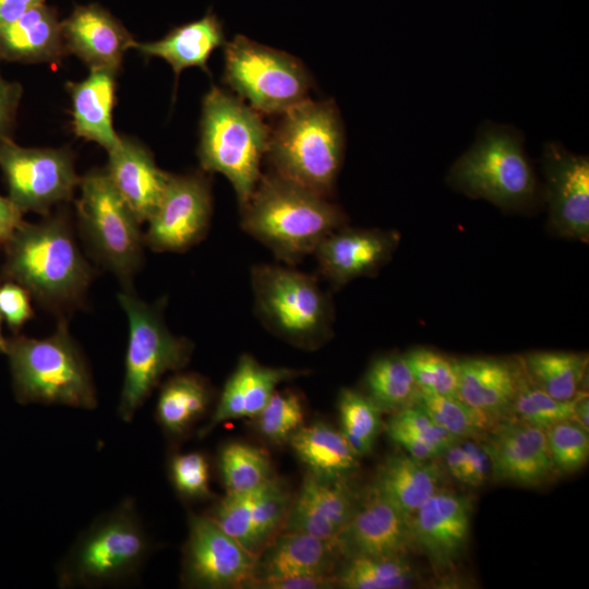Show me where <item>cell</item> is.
<instances>
[{
    "label": "cell",
    "mask_w": 589,
    "mask_h": 589,
    "mask_svg": "<svg viewBox=\"0 0 589 589\" xmlns=\"http://www.w3.org/2000/svg\"><path fill=\"white\" fill-rule=\"evenodd\" d=\"M105 171L139 221H147L164 194L170 173L159 169L152 153L129 136H121L119 144L108 151Z\"/></svg>",
    "instance_id": "23"
},
{
    "label": "cell",
    "mask_w": 589,
    "mask_h": 589,
    "mask_svg": "<svg viewBox=\"0 0 589 589\" xmlns=\"http://www.w3.org/2000/svg\"><path fill=\"white\" fill-rule=\"evenodd\" d=\"M299 372L260 364L253 357H240L228 377L211 421L202 429L205 436L217 424L238 418H254L265 407L279 383Z\"/></svg>",
    "instance_id": "25"
},
{
    "label": "cell",
    "mask_w": 589,
    "mask_h": 589,
    "mask_svg": "<svg viewBox=\"0 0 589 589\" xmlns=\"http://www.w3.org/2000/svg\"><path fill=\"white\" fill-rule=\"evenodd\" d=\"M336 546L312 534L286 530L257 557L255 573L248 585L287 577L328 575Z\"/></svg>",
    "instance_id": "27"
},
{
    "label": "cell",
    "mask_w": 589,
    "mask_h": 589,
    "mask_svg": "<svg viewBox=\"0 0 589 589\" xmlns=\"http://www.w3.org/2000/svg\"><path fill=\"white\" fill-rule=\"evenodd\" d=\"M259 489L260 486L243 493H227L211 515H207L253 553L251 518Z\"/></svg>",
    "instance_id": "43"
},
{
    "label": "cell",
    "mask_w": 589,
    "mask_h": 589,
    "mask_svg": "<svg viewBox=\"0 0 589 589\" xmlns=\"http://www.w3.org/2000/svg\"><path fill=\"white\" fill-rule=\"evenodd\" d=\"M256 313L276 335L297 345L313 346L329 336L334 310L316 279L271 264L252 268Z\"/></svg>",
    "instance_id": "9"
},
{
    "label": "cell",
    "mask_w": 589,
    "mask_h": 589,
    "mask_svg": "<svg viewBox=\"0 0 589 589\" xmlns=\"http://www.w3.org/2000/svg\"><path fill=\"white\" fill-rule=\"evenodd\" d=\"M257 557L207 515H190L183 551L182 578L187 586L242 587L252 580Z\"/></svg>",
    "instance_id": "13"
},
{
    "label": "cell",
    "mask_w": 589,
    "mask_h": 589,
    "mask_svg": "<svg viewBox=\"0 0 589 589\" xmlns=\"http://www.w3.org/2000/svg\"><path fill=\"white\" fill-rule=\"evenodd\" d=\"M152 550V542L133 498L98 516L58 564L61 588L101 587L135 578Z\"/></svg>",
    "instance_id": "6"
},
{
    "label": "cell",
    "mask_w": 589,
    "mask_h": 589,
    "mask_svg": "<svg viewBox=\"0 0 589 589\" xmlns=\"http://www.w3.org/2000/svg\"><path fill=\"white\" fill-rule=\"evenodd\" d=\"M365 387L382 411L412 405L419 392L404 356L398 354L376 358L366 371Z\"/></svg>",
    "instance_id": "33"
},
{
    "label": "cell",
    "mask_w": 589,
    "mask_h": 589,
    "mask_svg": "<svg viewBox=\"0 0 589 589\" xmlns=\"http://www.w3.org/2000/svg\"><path fill=\"white\" fill-rule=\"evenodd\" d=\"M542 170L550 229L560 237L588 242V157L551 141L543 146Z\"/></svg>",
    "instance_id": "15"
},
{
    "label": "cell",
    "mask_w": 589,
    "mask_h": 589,
    "mask_svg": "<svg viewBox=\"0 0 589 589\" xmlns=\"http://www.w3.org/2000/svg\"><path fill=\"white\" fill-rule=\"evenodd\" d=\"M2 273L40 304L62 310L80 303L93 277L63 215L23 221L3 245Z\"/></svg>",
    "instance_id": "2"
},
{
    "label": "cell",
    "mask_w": 589,
    "mask_h": 589,
    "mask_svg": "<svg viewBox=\"0 0 589 589\" xmlns=\"http://www.w3.org/2000/svg\"><path fill=\"white\" fill-rule=\"evenodd\" d=\"M0 315L17 332L32 316L31 294L19 284L8 280L0 288Z\"/></svg>",
    "instance_id": "46"
},
{
    "label": "cell",
    "mask_w": 589,
    "mask_h": 589,
    "mask_svg": "<svg viewBox=\"0 0 589 589\" xmlns=\"http://www.w3.org/2000/svg\"><path fill=\"white\" fill-rule=\"evenodd\" d=\"M471 512L469 496L442 489L410 516L412 543L425 553L435 569L452 567L462 554Z\"/></svg>",
    "instance_id": "18"
},
{
    "label": "cell",
    "mask_w": 589,
    "mask_h": 589,
    "mask_svg": "<svg viewBox=\"0 0 589 589\" xmlns=\"http://www.w3.org/2000/svg\"><path fill=\"white\" fill-rule=\"evenodd\" d=\"M340 432L358 456L371 452L381 429V408L358 390L344 388L338 398Z\"/></svg>",
    "instance_id": "35"
},
{
    "label": "cell",
    "mask_w": 589,
    "mask_h": 589,
    "mask_svg": "<svg viewBox=\"0 0 589 589\" xmlns=\"http://www.w3.org/2000/svg\"><path fill=\"white\" fill-rule=\"evenodd\" d=\"M357 504L345 478L323 479L310 472L288 513L287 530L305 532L335 545Z\"/></svg>",
    "instance_id": "22"
},
{
    "label": "cell",
    "mask_w": 589,
    "mask_h": 589,
    "mask_svg": "<svg viewBox=\"0 0 589 589\" xmlns=\"http://www.w3.org/2000/svg\"><path fill=\"white\" fill-rule=\"evenodd\" d=\"M546 442L555 473L568 474L581 469L589 457V434L572 419L545 429Z\"/></svg>",
    "instance_id": "40"
},
{
    "label": "cell",
    "mask_w": 589,
    "mask_h": 589,
    "mask_svg": "<svg viewBox=\"0 0 589 589\" xmlns=\"http://www.w3.org/2000/svg\"><path fill=\"white\" fill-rule=\"evenodd\" d=\"M209 400V387L200 375L177 374L160 388L156 419L170 436L181 437L204 414Z\"/></svg>",
    "instance_id": "31"
},
{
    "label": "cell",
    "mask_w": 589,
    "mask_h": 589,
    "mask_svg": "<svg viewBox=\"0 0 589 589\" xmlns=\"http://www.w3.org/2000/svg\"><path fill=\"white\" fill-rule=\"evenodd\" d=\"M257 430L274 443L289 442L302 426L304 410L300 397L293 392H275L256 414Z\"/></svg>",
    "instance_id": "41"
},
{
    "label": "cell",
    "mask_w": 589,
    "mask_h": 589,
    "mask_svg": "<svg viewBox=\"0 0 589 589\" xmlns=\"http://www.w3.org/2000/svg\"><path fill=\"white\" fill-rule=\"evenodd\" d=\"M327 199L272 170L261 175L241 207V226L276 257L294 264L346 226L345 213Z\"/></svg>",
    "instance_id": "1"
},
{
    "label": "cell",
    "mask_w": 589,
    "mask_h": 589,
    "mask_svg": "<svg viewBox=\"0 0 589 589\" xmlns=\"http://www.w3.org/2000/svg\"><path fill=\"white\" fill-rule=\"evenodd\" d=\"M577 397L566 401L551 397L528 377L521 364L509 417L545 430L556 422L572 419Z\"/></svg>",
    "instance_id": "36"
},
{
    "label": "cell",
    "mask_w": 589,
    "mask_h": 589,
    "mask_svg": "<svg viewBox=\"0 0 589 589\" xmlns=\"http://www.w3.org/2000/svg\"><path fill=\"white\" fill-rule=\"evenodd\" d=\"M118 300L129 324L118 414L124 422H130L161 376L188 362L192 345L167 328L158 308L144 302L129 289L119 292Z\"/></svg>",
    "instance_id": "8"
},
{
    "label": "cell",
    "mask_w": 589,
    "mask_h": 589,
    "mask_svg": "<svg viewBox=\"0 0 589 589\" xmlns=\"http://www.w3.org/2000/svg\"><path fill=\"white\" fill-rule=\"evenodd\" d=\"M447 471L459 482L467 484V455L460 440L447 447L443 455Z\"/></svg>",
    "instance_id": "52"
},
{
    "label": "cell",
    "mask_w": 589,
    "mask_h": 589,
    "mask_svg": "<svg viewBox=\"0 0 589 589\" xmlns=\"http://www.w3.org/2000/svg\"><path fill=\"white\" fill-rule=\"evenodd\" d=\"M528 377L557 400H572L581 392L588 357L569 351H531L520 358Z\"/></svg>",
    "instance_id": "32"
},
{
    "label": "cell",
    "mask_w": 589,
    "mask_h": 589,
    "mask_svg": "<svg viewBox=\"0 0 589 589\" xmlns=\"http://www.w3.org/2000/svg\"><path fill=\"white\" fill-rule=\"evenodd\" d=\"M438 448L442 453L459 441L440 426L423 409L412 404L397 410L389 419Z\"/></svg>",
    "instance_id": "45"
},
{
    "label": "cell",
    "mask_w": 589,
    "mask_h": 589,
    "mask_svg": "<svg viewBox=\"0 0 589 589\" xmlns=\"http://www.w3.org/2000/svg\"><path fill=\"white\" fill-rule=\"evenodd\" d=\"M462 445L467 455V485H482L491 473V460L484 443L471 440L462 443Z\"/></svg>",
    "instance_id": "49"
},
{
    "label": "cell",
    "mask_w": 589,
    "mask_h": 589,
    "mask_svg": "<svg viewBox=\"0 0 589 589\" xmlns=\"http://www.w3.org/2000/svg\"><path fill=\"white\" fill-rule=\"evenodd\" d=\"M1 321H2V317L0 315V352H3L5 353L7 351V345H8V339H5L2 335V332H1Z\"/></svg>",
    "instance_id": "55"
},
{
    "label": "cell",
    "mask_w": 589,
    "mask_h": 589,
    "mask_svg": "<svg viewBox=\"0 0 589 589\" xmlns=\"http://www.w3.org/2000/svg\"><path fill=\"white\" fill-rule=\"evenodd\" d=\"M572 420L589 431V400L587 394L585 395L584 392L576 399Z\"/></svg>",
    "instance_id": "54"
},
{
    "label": "cell",
    "mask_w": 589,
    "mask_h": 589,
    "mask_svg": "<svg viewBox=\"0 0 589 589\" xmlns=\"http://www.w3.org/2000/svg\"><path fill=\"white\" fill-rule=\"evenodd\" d=\"M22 94V85L5 80L0 71V140L12 137Z\"/></svg>",
    "instance_id": "47"
},
{
    "label": "cell",
    "mask_w": 589,
    "mask_h": 589,
    "mask_svg": "<svg viewBox=\"0 0 589 589\" xmlns=\"http://www.w3.org/2000/svg\"><path fill=\"white\" fill-rule=\"evenodd\" d=\"M169 476L176 491L185 498L197 500L209 494V464L201 452L171 456Z\"/></svg>",
    "instance_id": "44"
},
{
    "label": "cell",
    "mask_w": 589,
    "mask_h": 589,
    "mask_svg": "<svg viewBox=\"0 0 589 589\" xmlns=\"http://www.w3.org/2000/svg\"><path fill=\"white\" fill-rule=\"evenodd\" d=\"M332 585H337L336 577L328 574L257 581L252 587L266 589H323L332 587Z\"/></svg>",
    "instance_id": "50"
},
{
    "label": "cell",
    "mask_w": 589,
    "mask_h": 589,
    "mask_svg": "<svg viewBox=\"0 0 589 589\" xmlns=\"http://www.w3.org/2000/svg\"><path fill=\"white\" fill-rule=\"evenodd\" d=\"M289 443L300 460L316 477L346 478L358 466L359 456L342 433L323 422L302 425Z\"/></svg>",
    "instance_id": "30"
},
{
    "label": "cell",
    "mask_w": 589,
    "mask_h": 589,
    "mask_svg": "<svg viewBox=\"0 0 589 589\" xmlns=\"http://www.w3.org/2000/svg\"><path fill=\"white\" fill-rule=\"evenodd\" d=\"M521 364L493 357L457 360V397L492 426L509 418Z\"/></svg>",
    "instance_id": "21"
},
{
    "label": "cell",
    "mask_w": 589,
    "mask_h": 589,
    "mask_svg": "<svg viewBox=\"0 0 589 589\" xmlns=\"http://www.w3.org/2000/svg\"><path fill=\"white\" fill-rule=\"evenodd\" d=\"M45 0H0V27L7 25Z\"/></svg>",
    "instance_id": "53"
},
{
    "label": "cell",
    "mask_w": 589,
    "mask_h": 589,
    "mask_svg": "<svg viewBox=\"0 0 589 589\" xmlns=\"http://www.w3.org/2000/svg\"><path fill=\"white\" fill-rule=\"evenodd\" d=\"M410 544V517L373 486L335 541L347 558L404 555Z\"/></svg>",
    "instance_id": "16"
},
{
    "label": "cell",
    "mask_w": 589,
    "mask_h": 589,
    "mask_svg": "<svg viewBox=\"0 0 589 589\" xmlns=\"http://www.w3.org/2000/svg\"><path fill=\"white\" fill-rule=\"evenodd\" d=\"M212 216V194L201 172L171 175L164 194L148 218L144 242L157 252H180L206 233Z\"/></svg>",
    "instance_id": "14"
},
{
    "label": "cell",
    "mask_w": 589,
    "mask_h": 589,
    "mask_svg": "<svg viewBox=\"0 0 589 589\" xmlns=\"http://www.w3.org/2000/svg\"><path fill=\"white\" fill-rule=\"evenodd\" d=\"M0 168L9 199L23 214H49L52 206L72 200L81 181L68 147H23L12 137L0 140Z\"/></svg>",
    "instance_id": "12"
},
{
    "label": "cell",
    "mask_w": 589,
    "mask_h": 589,
    "mask_svg": "<svg viewBox=\"0 0 589 589\" xmlns=\"http://www.w3.org/2000/svg\"><path fill=\"white\" fill-rule=\"evenodd\" d=\"M219 467L227 493L248 492L271 479L266 454L244 443L225 445L219 454Z\"/></svg>",
    "instance_id": "37"
},
{
    "label": "cell",
    "mask_w": 589,
    "mask_h": 589,
    "mask_svg": "<svg viewBox=\"0 0 589 589\" xmlns=\"http://www.w3.org/2000/svg\"><path fill=\"white\" fill-rule=\"evenodd\" d=\"M79 187L76 211L85 241L97 260L130 286L142 263L141 223L105 169L88 171Z\"/></svg>",
    "instance_id": "11"
},
{
    "label": "cell",
    "mask_w": 589,
    "mask_h": 589,
    "mask_svg": "<svg viewBox=\"0 0 589 589\" xmlns=\"http://www.w3.org/2000/svg\"><path fill=\"white\" fill-rule=\"evenodd\" d=\"M61 25L68 53L89 68L118 72L124 53L135 44L123 24L96 3L76 5Z\"/></svg>",
    "instance_id": "20"
},
{
    "label": "cell",
    "mask_w": 589,
    "mask_h": 589,
    "mask_svg": "<svg viewBox=\"0 0 589 589\" xmlns=\"http://www.w3.org/2000/svg\"><path fill=\"white\" fill-rule=\"evenodd\" d=\"M447 182L469 197L485 200L505 211L531 207L539 192L522 133L489 121L453 164Z\"/></svg>",
    "instance_id": "7"
},
{
    "label": "cell",
    "mask_w": 589,
    "mask_h": 589,
    "mask_svg": "<svg viewBox=\"0 0 589 589\" xmlns=\"http://www.w3.org/2000/svg\"><path fill=\"white\" fill-rule=\"evenodd\" d=\"M271 128L260 112L231 93L212 86L203 98L197 157L204 171L231 183L242 207L261 177Z\"/></svg>",
    "instance_id": "4"
},
{
    "label": "cell",
    "mask_w": 589,
    "mask_h": 589,
    "mask_svg": "<svg viewBox=\"0 0 589 589\" xmlns=\"http://www.w3.org/2000/svg\"><path fill=\"white\" fill-rule=\"evenodd\" d=\"M442 470L433 460L409 454L389 456L380 467L373 488L410 517L442 490Z\"/></svg>",
    "instance_id": "29"
},
{
    "label": "cell",
    "mask_w": 589,
    "mask_h": 589,
    "mask_svg": "<svg viewBox=\"0 0 589 589\" xmlns=\"http://www.w3.org/2000/svg\"><path fill=\"white\" fill-rule=\"evenodd\" d=\"M224 82L264 115H283L308 99L311 76L293 56L237 35L224 45Z\"/></svg>",
    "instance_id": "10"
},
{
    "label": "cell",
    "mask_w": 589,
    "mask_h": 589,
    "mask_svg": "<svg viewBox=\"0 0 589 589\" xmlns=\"http://www.w3.org/2000/svg\"><path fill=\"white\" fill-rule=\"evenodd\" d=\"M385 429L389 438L412 457L423 460H435L443 455L438 448L390 420L386 423Z\"/></svg>",
    "instance_id": "48"
},
{
    "label": "cell",
    "mask_w": 589,
    "mask_h": 589,
    "mask_svg": "<svg viewBox=\"0 0 589 589\" xmlns=\"http://www.w3.org/2000/svg\"><path fill=\"white\" fill-rule=\"evenodd\" d=\"M5 354L19 402L88 410L97 406L89 366L65 323L46 338L16 335L8 339Z\"/></svg>",
    "instance_id": "5"
},
{
    "label": "cell",
    "mask_w": 589,
    "mask_h": 589,
    "mask_svg": "<svg viewBox=\"0 0 589 589\" xmlns=\"http://www.w3.org/2000/svg\"><path fill=\"white\" fill-rule=\"evenodd\" d=\"M402 356L420 392L457 397V360L422 347Z\"/></svg>",
    "instance_id": "39"
},
{
    "label": "cell",
    "mask_w": 589,
    "mask_h": 589,
    "mask_svg": "<svg viewBox=\"0 0 589 589\" xmlns=\"http://www.w3.org/2000/svg\"><path fill=\"white\" fill-rule=\"evenodd\" d=\"M68 55L58 12L45 2L0 27V60L59 64Z\"/></svg>",
    "instance_id": "24"
},
{
    "label": "cell",
    "mask_w": 589,
    "mask_h": 589,
    "mask_svg": "<svg viewBox=\"0 0 589 589\" xmlns=\"http://www.w3.org/2000/svg\"><path fill=\"white\" fill-rule=\"evenodd\" d=\"M23 213L9 197L0 195V245H4L24 221Z\"/></svg>",
    "instance_id": "51"
},
{
    "label": "cell",
    "mask_w": 589,
    "mask_h": 589,
    "mask_svg": "<svg viewBox=\"0 0 589 589\" xmlns=\"http://www.w3.org/2000/svg\"><path fill=\"white\" fill-rule=\"evenodd\" d=\"M117 73L111 69L89 68L84 80L65 84L71 98L73 132L107 152L117 146L121 137L112 123Z\"/></svg>",
    "instance_id": "26"
},
{
    "label": "cell",
    "mask_w": 589,
    "mask_h": 589,
    "mask_svg": "<svg viewBox=\"0 0 589 589\" xmlns=\"http://www.w3.org/2000/svg\"><path fill=\"white\" fill-rule=\"evenodd\" d=\"M414 570L404 555L353 557L336 577L347 589H400L414 579Z\"/></svg>",
    "instance_id": "34"
},
{
    "label": "cell",
    "mask_w": 589,
    "mask_h": 589,
    "mask_svg": "<svg viewBox=\"0 0 589 589\" xmlns=\"http://www.w3.org/2000/svg\"><path fill=\"white\" fill-rule=\"evenodd\" d=\"M225 44L220 21L216 14L208 12L200 20L171 29L159 40L135 41L133 49L145 58L164 59L178 77L184 69L192 67L209 74L208 59L215 49Z\"/></svg>",
    "instance_id": "28"
},
{
    "label": "cell",
    "mask_w": 589,
    "mask_h": 589,
    "mask_svg": "<svg viewBox=\"0 0 589 589\" xmlns=\"http://www.w3.org/2000/svg\"><path fill=\"white\" fill-rule=\"evenodd\" d=\"M483 443L495 481L533 486L555 473L542 428L508 418L493 426Z\"/></svg>",
    "instance_id": "17"
},
{
    "label": "cell",
    "mask_w": 589,
    "mask_h": 589,
    "mask_svg": "<svg viewBox=\"0 0 589 589\" xmlns=\"http://www.w3.org/2000/svg\"><path fill=\"white\" fill-rule=\"evenodd\" d=\"M457 440L485 436L492 424L456 396L418 392L412 402Z\"/></svg>",
    "instance_id": "38"
},
{
    "label": "cell",
    "mask_w": 589,
    "mask_h": 589,
    "mask_svg": "<svg viewBox=\"0 0 589 589\" xmlns=\"http://www.w3.org/2000/svg\"><path fill=\"white\" fill-rule=\"evenodd\" d=\"M398 242L395 231L344 226L325 237L314 254L321 274L335 287H341L376 273L390 260Z\"/></svg>",
    "instance_id": "19"
},
{
    "label": "cell",
    "mask_w": 589,
    "mask_h": 589,
    "mask_svg": "<svg viewBox=\"0 0 589 589\" xmlns=\"http://www.w3.org/2000/svg\"><path fill=\"white\" fill-rule=\"evenodd\" d=\"M288 495L285 489L274 479L267 480L257 491L252 510L253 551L262 546L283 524L287 508Z\"/></svg>",
    "instance_id": "42"
},
{
    "label": "cell",
    "mask_w": 589,
    "mask_h": 589,
    "mask_svg": "<svg viewBox=\"0 0 589 589\" xmlns=\"http://www.w3.org/2000/svg\"><path fill=\"white\" fill-rule=\"evenodd\" d=\"M280 116L271 129L266 151L273 171L328 197L345 149L344 127L335 103L308 98Z\"/></svg>",
    "instance_id": "3"
}]
</instances>
